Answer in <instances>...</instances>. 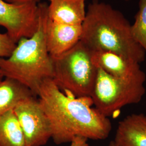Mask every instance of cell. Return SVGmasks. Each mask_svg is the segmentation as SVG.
Returning a JSON list of instances; mask_svg holds the SVG:
<instances>
[{
    "mask_svg": "<svg viewBox=\"0 0 146 146\" xmlns=\"http://www.w3.org/2000/svg\"><path fill=\"white\" fill-rule=\"evenodd\" d=\"M38 101L49 120L52 138L56 145L71 142L76 137L104 140L110 136V119L95 108L90 96L75 97L64 94L52 78L41 84Z\"/></svg>",
    "mask_w": 146,
    "mask_h": 146,
    "instance_id": "6da1fadb",
    "label": "cell"
},
{
    "mask_svg": "<svg viewBox=\"0 0 146 146\" xmlns=\"http://www.w3.org/2000/svg\"><path fill=\"white\" fill-rule=\"evenodd\" d=\"M80 41L92 51L114 52L140 63L146 52L136 41L131 25L111 5L93 0L82 25Z\"/></svg>",
    "mask_w": 146,
    "mask_h": 146,
    "instance_id": "7a4b0ae2",
    "label": "cell"
},
{
    "mask_svg": "<svg viewBox=\"0 0 146 146\" xmlns=\"http://www.w3.org/2000/svg\"><path fill=\"white\" fill-rule=\"evenodd\" d=\"M39 23L36 33L23 38L8 58H0V69L5 78L14 79L29 89L35 96L42 82L53 78L52 57L47 49L45 29L48 19V4L38 3Z\"/></svg>",
    "mask_w": 146,
    "mask_h": 146,
    "instance_id": "3957f363",
    "label": "cell"
},
{
    "mask_svg": "<svg viewBox=\"0 0 146 146\" xmlns=\"http://www.w3.org/2000/svg\"><path fill=\"white\" fill-rule=\"evenodd\" d=\"M92 52L79 41L66 52L51 56L52 79L64 94L90 97L98 72L92 61Z\"/></svg>",
    "mask_w": 146,
    "mask_h": 146,
    "instance_id": "277c9868",
    "label": "cell"
},
{
    "mask_svg": "<svg viewBox=\"0 0 146 146\" xmlns=\"http://www.w3.org/2000/svg\"><path fill=\"white\" fill-rule=\"evenodd\" d=\"M143 71L128 78H116L98 68L90 95L95 108L107 117L115 118L127 105L137 104L146 93Z\"/></svg>",
    "mask_w": 146,
    "mask_h": 146,
    "instance_id": "5b68a950",
    "label": "cell"
},
{
    "mask_svg": "<svg viewBox=\"0 0 146 146\" xmlns=\"http://www.w3.org/2000/svg\"><path fill=\"white\" fill-rule=\"evenodd\" d=\"M38 3H11L0 0V26L5 28L6 33L16 44L21 38H29L36 33L39 23Z\"/></svg>",
    "mask_w": 146,
    "mask_h": 146,
    "instance_id": "8992f818",
    "label": "cell"
},
{
    "mask_svg": "<svg viewBox=\"0 0 146 146\" xmlns=\"http://www.w3.org/2000/svg\"><path fill=\"white\" fill-rule=\"evenodd\" d=\"M13 110L25 137L27 146H43L52 138L51 125L38 100L31 96L20 101Z\"/></svg>",
    "mask_w": 146,
    "mask_h": 146,
    "instance_id": "52a82bcc",
    "label": "cell"
},
{
    "mask_svg": "<svg viewBox=\"0 0 146 146\" xmlns=\"http://www.w3.org/2000/svg\"><path fill=\"white\" fill-rule=\"evenodd\" d=\"M82 25H70L47 19L45 38L47 49L52 57L66 52L80 40Z\"/></svg>",
    "mask_w": 146,
    "mask_h": 146,
    "instance_id": "ba28073f",
    "label": "cell"
},
{
    "mask_svg": "<svg viewBox=\"0 0 146 146\" xmlns=\"http://www.w3.org/2000/svg\"><path fill=\"white\" fill-rule=\"evenodd\" d=\"M92 59L97 68L116 78L131 77L143 71L140 63L114 52L93 51Z\"/></svg>",
    "mask_w": 146,
    "mask_h": 146,
    "instance_id": "9c48e42d",
    "label": "cell"
},
{
    "mask_svg": "<svg viewBox=\"0 0 146 146\" xmlns=\"http://www.w3.org/2000/svg\"><path fill=\"white\" fill-rule=\"evenodd\" d=\"M113 141L118 146H146V115L134 113L120 121Z\"/></svg>",
    "mask_w": 146,
    "mask_h": 146,
    "instance_id": "30bf717a",
    "label": "cell"
},
{
    "mask_svg": "<svg viewBox=\"0 0 146 146\" xmlns=\"http://www.w3.org/2000/svg\"><path fill=\"white\" fill-rule=\"evenodd\" d=\"M48 18L61 23L82 25L86 14V0H49Z\"/></svg>",
    "mask_w": 146,
    "mask_h": 146,
    "instance_id": "8fae6325",
    "label": "cell"
},
{
    "mask_svg": "<svg viewBox=\"0 0 146 146\" xmlns=\"http://www.w3.org/2000/svg\"><path fill=\"white\" fill-rule=\"evenodd\" d=\"M31 96H35L26 86L14 79L5 78L0 82V116Z\"/></svg>",
    "mask_w": 146,
    "mask_h": 146,
    "instance_id": "7c38bea8",
    "label": "cell"
},
{
    "mask_svg": "<svg viewBox=\"0 0 146 146\" xmlns=\"http://www.w3.org/2000/svg\"><path fill=\"white\" fill-rule=\"evenodd\" d=\"M0 146H27L23 132L13 110L0 116Z\"/></svg>",
    "mask_w": 146,
    "mask_h": 146,
    "instance_id": "4fadbf2b",
    "label": "cell"
},
{
    "mask_svg": "<svg viewBox=\"0 0 146 146\" xmlns=\"http://www.w3.org/2000/svg\"><path fill=\"white\" fill-rule=\"evenodd\" d=\"M133 36L146 53V0L139 1V9L131 25Z\"/></svg>",
    "mask_w": 146,
    "mask_h": 146,
    "instance_id": "5bb4252c",
    "label": "cell"
},
{
    "mask_svg": "<svg viewBox=\"0 0 146 146\" xmlns=\"http://www.w3.org/2000/svg\"><path fill=\"white\" fill-rule=\"evenodd\" d=\"M16 46V43L7 33H0V58H9Z\"/></svg>",
    "mask_w": 146,
    "mask_h": 146,
    "instance_id": "9a60e30c",
    "label": "cell"
},
{
    "mask_svg": "<svg viewBox=\"0 0 146 146\" xmlns=\"http://www.w3.org/2000/svg\"><path fill=\"white\" fill-rule=\"evenodd\" d=\"M88 139L83 137L78 136L74 138L70 143V146H89L88 143Z\"/></svg>",
    "mask_w": 146,
    "mask_h": 146,
    "instance_id": "2e32d148",
    "label": "cell"
},
{
    "mask_svg": "<svg viewBox=\"0 0 146 146\" xmlns=\"http://www.w3.org/2000/svg\"><path fill=\"white\" fill-rule=\"evenodd\" d=\"M6 2L11 3H24L29 2L40 3L41 0H5Z\"/></svg>",
    "mask_w": 146,
    "mask_h": 146,
    "instance_id": "e0dca14e",
    "label": "cell"
},
{
    "mask_svg": "<svg viewBox=\"0 0 146 146\" xmlns=\"http://www.w3.org/2000/svg\"><path fill=\"white\" fill-rule=\"evenodd\" d=\"M5 78V76H4V75L2 73V72L1 71V70L0 69V82Z\"/></svg>",
    "mask_w": 146,
    "mask_h": 146,
    "instance_id": "ac0fdd59",
    "label": "cell"
},
{
    "mask_svg": "<svg viewBox=\"0 0 146 146\" xmlns=\"http://www.w3.org/2000/svg\"><path fill=\"white\" fill-rule=\"evenodd\" d=\"M107 146H118L116 143H115V142H114L113 140H112V141H110V143H109V144H108V145Z\"/></svg>",
    "mask_w": 146,
    "mask_h": 146,
    "instance_id": "d6986e66",
    "label": "cell"
},
{
    "mask_svg": "<svg viewBox=\"0 0 146 146\" xmlns=\"http://www.w3.org/2000/svg\"><path fill=\"white\" fill-rule=\"evenodd\" d=\"M125 1H129V0H125Z\"/></svg>",
    "mask_w": 146,
    "mask_h": 146,
    "instance_id": "ffe728a7",
    "label": "cell"
}]
</instances>
